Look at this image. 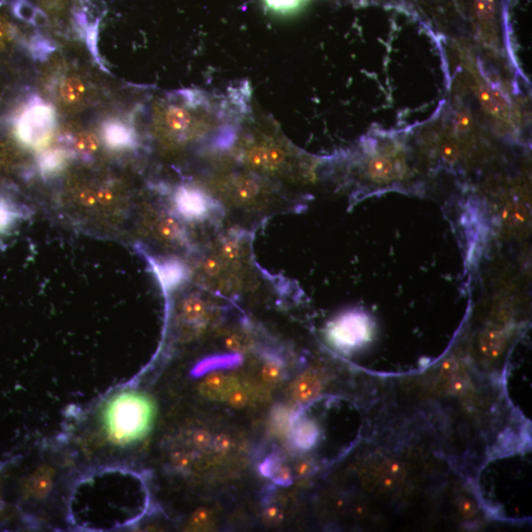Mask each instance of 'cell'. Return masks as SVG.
Listing matches in <instances>:
<instances>
[{
	"label": "cell",
	"mask_w": 532,
	"mask_h": 532,
	"mask_svg": "<svg viewBox=\"0 0 532 532\" xmlns=\"http://www.w3.org/2000/svg\"><path fill=\"white\" fill-rule=\"evenodd\" d=\"M252 87L247 81L224 90L185 89L167 95L159 128L169 142L193 144L211 152L232 149L252 114Z\"/></svg>",
	"instance_id": "obj_1"
},
{
	"label": "cell",
	"mask_w": 532,
	"mask_h": 532,
	"mask_svg": "<svg viewBox=\"0 0 532 532\" xmlns=\"http://www.w3.org/2000/svg\"><path fill=\"white\" fill-rule=\"evenodd\" d=\"M155 412L153 400L140 391L126 390L114 395L102 413L107 439L121 447L139 442L151 430Z\"/></svg>",
	"instance_id": "obj_2"
},
{
	"label": "cell",
	"mask_w": 532,
	"mask_h": 532,
	"mask_svg": "<svg viewBox=\"0 0 532 532\" xmlns=\"http://www.w3.org/2000/svg\"><path fill=\"white\" fill-rule=\"evenodd\" d=\"M296 156L284 138L259 130L244 136L238 152V158L245 166L264 176L288 174L292 171Z\"/></svg>",
	"instance_id": "obj_3"
},
{
	"label": "cell",
	"mask_w": 532,
	"mask_h": 532,
	"mask_svg": "<svg viewBox=\"0 0 532 532\" xmlns=\"http://www.w3.org/2000/svg\"><path fill=\"white\" fill-rule=\"evenodd\" d=\"M214 188L221 197L242 208H261L268 204L276 193L275 185L255 172H232L220 176Z\"/></svg>",
	"instance_id": "obj_4"
},
{
	"label": "cell",
	"mask_w": 532,
	"mask_h": 532,
	"mask_svg": "<svg viewBox=\"0 0 532 532\" xmlns=\"http://www.w3.org/2000/svg\"><path fill=\"white\" fill-rule=\"evenodd\" d=\"M56 126V111L34 96L29 100L16 119L15 135L24 146L42 149L51 140Z\"/></svg>",
	"instance_id": "obj_5"
},
{
	"label": "cell",
	"mask_w": 532,
	"mask_h": 532,
	"mask_svg": "<svg viewBox=\"0 0 532 532\" xmlns=\"http://www.w3.org/2000/svg\"><path fill=\"white\" fill-rule=\"evenodd\" d=\"M172 208L181 220L190 223H211L224 215L221 202L204 188L192 183H183L174 190Z\"/></svg>",
	"instance_id": "obj_6"
},
{
	"label": "cell",
	"mask_w": 532,
	"mask_h": 532,
	"mask_svg": "<svg viewBox=\"0 0 532 532\" xmlns=\"http://www.w3.org/2000/svg\"><path fill=\"white\" fill-rule=\"evenodd\" d=\"M373 324L365 312L352 310L335 317L326 326V335L333 347L351 352L366 344L372 337Z\"/></svg>",
	"instance_id": "obj_7"
},
{
	"label": "cell",
	"mask_w": 532,
	"mask_h": 532,
	"mask_svg": "<svg viewBox=\"0 0 532 532\" xmlns=\"http://www.w3.org/2000/svg\"><path fill=\"white\" fill-rule=\"evenodd\" d=\"M165 292H173L190 280L192 272L185 262L176 257H159L144 252Z\"/></svg>",
	"instance_id": "obj_8"
},
{
	"label": "cell",
	"mask_w": 532,
	"mask_h": 532,
	"mask_svg": "<svg viewBox=\"0 0 532 532\" xmlns=\"http://www.w3.org/2000/svg\"><path fill=\"white\" fill-rule=\"evenodd\" d=\"M152 229L155 236L163 243L192 252L193 243L190 233L173 212L162 211L154 217Z\"/></svg>",
	"instance_id": "obj_9"
},
{
	"label": "cell",
	"mask_w": 532,
	"mask_h": 532,
	"mask_svg": "<svg viewBox=\"0 0 532 532\" xmlns=\"http://www.w3.org/2000/svg\"><path fill=\"white\" fill-rule=\"evenodd\" d=\"M56 470L50 464H42L25 479L21 486L22 498L26 501L40 502L44 501L56 483Z\"/></svg>",
	"instance_id": "obj_10"
},
{
	"label": "cell",
	"mask_w": 532,
	"mask_h": 532,
	"mask_svg": "<svg viewBox=\"0 0 532 532\" xmlns=\"http://www.w3.org/2000/svg\"><path fill=\"white\" fill-rule=\"evenodd\" d=\"M289 442L296 450H309L319 441V428L316 422L303 416L302 412L291 413L287 434Z\"/></svg>",
	"instance_id": "obj_11"
},
{
	"label": "cell",
	"mask_w": 532,
	"mask_h": 532,
	"mask_svg": "<svg viewBox=\"0 0 532 532\" xmlns=\"http://www.w3.org/2000/svg\"><path fill=\"white\" fill-rule=\"evenodd\" d=\"M181 323L195 329L204 328L211 317V306L199 293H192L181 303Z\"/></svg>",
	"instance_id": "obj_12"
},
{
	"label": "cell",
	"mask_w": 532,
	"mask_h": 532,
	"mask_svg": "<svg viewBox=\"0 0 532 532\" xmlns=\"http://www.w3.org/2000/svg\"><path fill=\"white\" fill-rule=\"evenodd\" d=\"M245 238L242 231H232L228 235L223 236L219 240L217 254L223 259L234 271H241L245 257H247V247Z\"/></svg>",
	"instance_id": "obj_13"
},
{
	"label": "cell",
	"mask_w": 532,
	"mask_h": 532,
	"mask_svg": "<svg viewBox=\"0 0 532 532\" xmlns=\"http://www.w3.org/2000/svg\"><path fill=\"white\" fill-rule=\"evenodd\" d=\"M405 474L404 466L397 460H383L372 471V485L381 492H388L402 483Z\"/></svg>",
	"instance_id": "obj_14"
},
{
	"label": "cell",
	"mask_w": 532,
	"mask_h": 532,
	"mask_svg": "<svg viewBox=\"0 0 532 532\" xmlns=\"http://www.w3.org/2000/svg\"><path fill=\"white\" fill-rule=\"evenodd\" d=\"M102 138L107 146L114 150L132 149L138 145L135 130L130 126L118 121L105 123Z\"/></svg>",
	"instance_id": "obj_15"
},
{
	"label": "cell",
	"mask_w": 532,
	"mask_h": 532,
	"mask_svg": "<svg viewBox=\"0 0 532 532\" xmlns=\"http://www.w3.org/2000/svg\"><path fill=\"white\" fill-rule=\"evenodd\" d=\"M240 385L238 379L232 374L214 373L210 374L199 386L200 393L209 400L223 402L229 391Z\"/></svg>",
	"instance_id": "obj_16"
},
{
	"label": "cell",
	"mask_w": 532,
	"mask_h": 532,
	"mask_svg": "<svg viewBox=\"0 0 532 532\" xmlns=\"http://www.w3.org/2000/svg\"><path fill=\"white\" fill-rule=\"evenodd\" d=\"M438 386L443 393L459 395L467 386L466 374L457 362L448 361L439 376Z\"/></svg>",
	"instance_id": "obj_17"
},
{
	"label": "cell",
	"mask_w": 532,
	"mask_h": 532,
	"mask_svg": "<svg viewBox=\"0 0 532 532\" xmlns=\"http://www.w3.org/2000/svg\"><path fill=\"white\" fill-rule=\"evenodd\" d=\"M261 377L269 385L280 383L286 376V363L282 355L273 349H262Z\"/></svg>",
	"instance_id": "obj_18"
},
{
	"label": "cell",
	"mask_w": 532,
	"mask_h": 532,
	"mask_svg": "<svg viewBox=\"0 0 532 532\" xmlns=\"http://www.w3.org/2000/svg\"><path fill=\"white\" fill-rule=\"evenodd\" d=\"M244 361L241 353L234 352L232 354L215 355L202 360L192 370L193 377H202L204 374L215 372L217 370H228L240 366Z\"/></svg>",
	"instance_id": "obj_19"
},
{
	"label": "cell",
	"mask_w": 532,
	"mask_h": 532,
	"mask_svg": "<svg viewBox=\"0 0 532 532\" xmlns=\"http://www.w3.org/2000/svg\"><path fill=\"white\" fill-rule=\"evenodd\" d=\"M66 142L71 156H78L87 160H90L97 153L100 146L97 136L88 131H83L73 136H66Z\"/></svg>",
	"instance_id": "obj_20"
},
{
	"label": "cell",
	"mask_w": 532,
	"mask_h": 532,
	"mask_svg": "<svg viewBox=\"0 0 532 532\" xmlns=\"http://www.w3.org/2000/svg\"><path fill=\"white\" fill-rule=\"evenodd\" d=\"M321 383L316 374L307 372L298 377L292 386V395L296 402H310L321 393Z\"/></svg>",
	"instance_id": "obj_21"
},
{
	"label": "cell",
	"mask_w": 532,
	"mask_h": 532,
	"mask_svg": "<svg viewBox=\"0 0 532 532\" xmlns=\"http://www.w3.org/2000/svg\"><path fill=\"white\" fill-rule=\"evenodd\" d=\"M27 218V209H22L12 200L0 195V237L8 235L19 222Z\"/></svg>",
	"instance_id": "obj_22"
},
{
	"label": "cell",
	"mask_w": 532,
	"mask_h": 532,
	"mask_svg": "<svg viewBox=\"0 0 532 532\" xmlns=\"http://www.w3.org/2000/svg\"><path fill=\"white\" fill-rule=\"evenodd\" d=\"M70 156L68 150L63 149H54L44 152L38 159V168L40 175L45 178L59 175L66 168Z\"/></svg>",
	"instance_id": "obj_23"
},
{
	"label": "cell",
	"mask_w": 532,
	"mask_h": 532,
	"mask_svg": "<svg viewBox=\"0 0 532 532\" xmlns=\"http://www.w3.org/2000/svg\"><path fill=\"white\" fill-rule=\"evenodd\" d=\"M116 193L108 187L100 188L99 190L86 188L78 192V204L87 208L94 207H108L116 204Z\"/></svg>",
	"instance_id": "obj_24"
},
{
	"label": "cell",
	"mask_w": 532,
	"mask_h": 532,
	"mask_svg": "<svg viewBox=\"0 0 532 532\" xmlns=\"http://www.w3.org/2000/svg\"><path fill=\"white\" fill-rule=\"evenodd\" d=\"M507 344V334L500 329L490 328L481 334L479 346L484 356L497 358L504 351Z\"/></svg>",
	"instance_id": "obj_25"
},
{
	"label": "cell",
	"mask_w": 532,
	"mask_h": 532,
	"mask_svg": "<svg viewBox=\"0 0 532 532\" xmlns=\"http://www.w3.org/2000/svg\"><path fill=\"white\" fill-rule=\"evenodd\" d=\"M367 172L372 180L388 181L395 176V166L386 156H374L368 162Z\"/></svg>",
	"instance_id": "obj_26"
},
{
	"label": "cell",
	"mask_w": 532,
	"mask_h": 532,
	"mask_svg": "<svg viewBox=\"0 0 532 532\" xmlns=\"http://www.w3.org/2000/svg\"><path fill=\"white\" fill-rule=\"evenodd\" d=\"M86 94V86L77 77H68L59 85V95L68 104H76L82 101Z\"/></svg>",
	"instance_id": "obj_27"
},
{
	"label": "cell",
	"mask_w": 532,
	"mask_h": 532,
	"mask_svg": "<svg viewBox=\"0 0 532 532\" xmlns=\"http://www.w3.org/2000/svg\"><path fill=\"white\" fill-rule=\"evenodd\" d=\"M266 10L276 15L289 16L302 10L310 0H261Z\"/></svg>",
	"instance_id": "obj_28"
},
{
	"label": "cell",
	"mask_w": 532,
	"mask_h": 532,
	"mask_svg": "<svg viewBox=\"0 0 532 532\" xmlns=\"http://www.w3.org/2000/svg\"><path fill=\"white\" fill-rule=\"evenodd\" d=\"M290 411L282 405H276L272 410L271 427L274 434L278 436H287L290 427Z\"/></svg>",
	"instance_id": "obj_29"
},
{
	"label": "cell",
	"mask_w": 532,
	"mask_h": 532,
	"mask_svg": "<svg viewBox=\"0 0 532 532\" xmlns=\"http://www.w3.org/2000/svg\"><path fill=\"white\" fill-rule=\"evenodd\" d=\"M12 10H13L14 15L20 20L34 25L36 15H37L39 9L36 8L27 0H16L13 7H12Z\"/></svg>",
	"instance_id": "obj_30"
},
{
	"label": "cell",
	"mask_w": 532,
	"mask_h": 532,
	"mask_svg": "<svg viewBox=\"0 0 532 532\" xmlns=\"http://www.w3.org/2000/svg\"><path fill=\"white\" fill-rule=\"evenodd\" d=\"M225 344L232 351L242 353L250 350L254 346V341L244 334L233 333L227 336Z\"/></svg>",
	"instance_id": "obj_31"
},
{
	"label": "cell",
	"mask_w": 532,
	"mask_h": 532,
	"mask_svg": "<svg viewBox=\"0 0 532 532\" xmlns=\"http://www.w3.org/2000/svg\"><path fill=\"white\" fill-rule=\"evenodd\" d=\"M223 402L235 408L245 407L250 402V393L244 386L238 385L227 393Z\"/></svg>",
	"instance_id": "obj_32"
},
{
	"label": "cell",
	"mask_w": 532,
	"mask_h": 532,
	"mask_svg": "<svg viewBox=\"0 0 532 532\" xmlns=\"http://www.w3.org/2000/svg\"><path fill=\"white\" fill-rule=\"evenodd\" d=\"M283 464L284 462L280 453H272L264 460V462H261L259 470L262 476L271 479Z\"/></svg>",
	"instance_id": "obj_33"
},
{
	"label": "cell",
	"mask_w": 532,
	"mask_h": 532,
	"mask_svg": "<svg viewBox=\"0 0 532 532\" xmlns=\"http://www.w3.org/2000/svg\"><path fill=\"white\" fill-rule=\"evenodd\" d=\"M211 512L205 509H200L192 515V519H190V526L199 531V529H207L211 526Z\"/></svg>",
	"instance_id": "obj_34"
},
{
	"label": "cell",
	"mask_w": 532,
	"mask_h": 532,
	"mask_svg": "<svg viewBox=\"0 0 532 532\" xmlns=\"http://www.w3.org/2000/svg\"><path fill=\"white\" fill-rule=\"evenodd\" d=\"M526 217V210L519 205H510L504 212L505 221L510 225L522 223Z\"/></svg>",
	"instance_id": "obj_35"
},
{
	"label": "cell",
	"mask_w": 532,
	"mask_h": 532,
	"mask_svg": "<svg viewBox=\"0 0 532 532\" xmlns=\"http://www.w3.org/2000/svg\"><path fill=\"white\" fill-rule=\"evenodd\" d=\"M52 47L51 43L45 39H35L31 43V52H33L36 59H45L47 54H51Z\"/></svg>",
	"instance_id": "obj_36"
},
{
	"label": "cell",
	"mask_w": 532,
	"mask_h": 532,
	"mask_svg": "<svg viewBox=\"0 0 532 532\" xmlns=\"http://www.w3.org/2000/svg\"><path fill=\"white\" fill-rule=\"evenodd\" d=\"M271 480L279 486H283V487L290 486L293 481L292 472H291L290 467H289L287 464H284L279 469L278 471L274 474Z\"/></svg>",
	"instance_id": "obj_37"
},
{
	"label": "cell",
	"mask_w": 532,
	"mask_h": 532,
	"mask_svg": "<svg viewBox=\"0 0 532 532\" xmlns=\"http://www.w3.org/2000/svg\"><path fill=\"white\" fill-rule=\"evenodd\" d=\"M192 442L197 448H205L209 447L210 443H212V436L210 435L209 432L197 430L193 432Z\"/></svg>",
	"instance_id": "obj_38"
},
{
	"label": "cell",
	"mask_w": 532,
	"mask_h": 532,
	"mask_svg": "<svg viewBox=\"0 0 532 532\" xmlns=\"http://www.w3.org/2000/svg\"><path fill=\"white\" fill-rule=\"evenodd\" d=\"M12 27L6 18L0 16V50L11 39Z\"/></svg>",
	"instance_id": "obj_39"
},
{
	"label": "cell",
	"mask_w": 532,
	"mask_h": 532,
	"mask_svg": "<svg viewBox=\"0 0 532 532\" xmlns=\"http://www.w3.org/2000/svg\"><path fill=\"white\" fill-rule=\"evenodd\" d=\"M264 519H266L268 524H278L281 522V519H282V514H281V512L278 510V507H275L274 505H271L266 508V510H264Z\"/></svg>",
	"instance_id": "obj_40"
},
{
	"label": "cell",
	"mask_w": 532,
	"mask_h": 532,
	"mask_svg": "<svg viewBox=\"0 0 532 532\" xmlns=\"http://www.w3.org/2000/svg\"><path fill=\"white\" fill-rule=\"evenodd\" d=\"M231 446H232V442L225 435L217 436L213 442V447L218 453H226L227 450H230Z\"/></svg>",
	"instance_id": "obj_41"
},
{
	"label": "cell",
	"mask_w": 532,
	"mask_h": 532,
	"mask_svg": "<svg viewBox=\"0 0 532 532\" xmlns=\"http://www.w3.org/2000/svg\"><path fill=\"white\" fill-rule=\"evenodd\" d=\"M459 512L465 517H472L476 514V508H474L473 503L469 501V499H462L459 503Z\"/></svg>",
	"instance_id": "obj_42"
},
{
	"label": "cell",
	"mask_w": 532,
	"mask_h": 532,
	"mask_svg": "<svg viewBox=\"0 0 532 532\" xmlns=\"http://www.w3.org/2000/svg\"><path fill=\"white\" fill-rule=\"evenodd\" d=\"M457 155H459V150L453 143L446 145L445 148H443V157L448 161H455L457 158Z\"/></svg>",
	"instance_id": "obj_43"
},
{
	"label": "cell",
	"mask_w": 532,
	"mask_h": 532,
	"mask_svg": "<svg viewBox=\"0 0 532 532\" xmlns=\"http://www.w3.org/2000/svg\"><path fill=\"white\" fill-rule=\"evenodd\" d=\"M470 126H471V119L467 114H459V119L457 121V128L460 132H465L467 130H469Z\"/></svg>",
	"instance_id": "obj_44"
},
{
	"label": "cell",
	"mask_w": 532,
	"mask_h": 532,
	"mask_svg": "<svg viewBox=\"0 0 532 532\" xmlns=\"http://www.w3.org/2000/svg\"><path fill=\"white\" fill-rule=\"evenodd\" d=\"M310 469H311V464H307V462H303V464L298 465L297 469H296V473L299 477L307 476Z\"/></svg>",
	"instance_id": "obj_45"
},
{
	"label": "cell",
	"mask_w": 532,
	"mask_h": 532,
	"mask_svg": "<svg viewBox=\"0 0 532 532\" xmlns=\"http://www.w3.org/2000/svg\"><path fill=\"white\" fill-rule=\"evenodd\" d=\"M7 165H8V159H7L6 152L0 149V175L6 170Z\"/></svg>",
	"instance_id": "obj_46"
}]
</instances>
